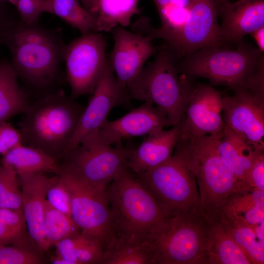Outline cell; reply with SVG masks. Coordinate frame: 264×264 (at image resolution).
Listing matches in <instances>:
<instances>
[{
	"mask_svg": "<svg viewBox=\"0 0 264 264\" xmlns=\"http://www.w3.org/2000/svg\"><path fill=\"white\" fill-rule=\"evenodd\" d=\"M84 108L61 89L40 97L18 124L22 144L62 159Z\"/></svg>",
	"mask_w": 264,
	"mask_h": 264,
	"instance_id": "1",
	"label": "cell"
},
{
	"mask_svg": "<svg viewBox=\"0 0 264 264\" xmlns=\"http://www.w3.org/2000/svg\"><path fill=\"white\" fill-rule=\"evenodd\" d=\"M218 135L179 137L174 152L194 176L200 210L210 219L232 195L250 189L237 179L220 157Z\"/></svg>",
	"mask_w": 264,
	"mask_h": 264,
	"instance_id": "2",
	"label": "cell"
},
{
	"mask_svg": "<svg viewBox=\"0 0 264 264\" xmlns=\"http://www.w3.org/2000/svg\"><path fill=\"white\" fill-rule=\"evenodd\" d=\"M11 55L12 67L18 77L38 88H46L55 80L66 44L61 29H47L21 21L5 44Z\"/></svg>",
	"mask_w": 264,
	"mask_h": 264,
	"instance_id": "3",
	"label": "cell"
},
{
	"mask_svg": "<svg viewBox=\"0 0 264 264\" xmlns=\"http://www.w3.org/2000/svg\"><path fill=\"white\" fill-rule=\"evenodd\" d=\"M212 227L201 210L166 218L143 242L151 264H208Z\"/></svg>",
	"mask_w": 264,
	"mask_h": 264,
	"instance_id": "4",
	"label": "cell"
},
{
	"mask_svg": "<svg viewBox=\"0 0 264 264\" xmlns=\"http://www.w3.org/2000/svg\"><path fill=\"white\" fill-rule=\"evenodd\" d=\"M115 238L142 243L166 218L134 174L125 166L106 189Z\"/></svg>",
	"mask_w": 264,
	"mask_h": 264,
	"instance_id": "5",
	"label": "cell"
},
{
	"mask_svg": "<svg viewBox=\"0 0 264 264\" xmlns=\"http://www.w3.org/2000/svg\"><path fill=\"white\" fill-rule=\"evenodd\" d=\"M152 62L143 67L126 88L130 100L148 102L162 110L172 127L182 120L193 85L180 75L177 59L167 45L162 46Z\"/></svg>",
	"mask_w": 264,
	"mask_h": 264,
	"instance_id": "6",
	"label": "cell"
},
{
	"mask_svg": "<svg viewBox=\"0 0 264 264\" xmlns=\"http://www.w3.org/2000/svg\"><path fill=\"white\" fill-rule=\"evenodd\" d=\"M263 59V52L242 40L234 49L221 46L200 49L184 57L176 66L184 74L207 79L235 91L247 85Z\"/></svg>",
	"mask_w": 264,
	"mask_h": 264,
	"instance_id": "7",
	"label": "cell"
},
{
	"mask_svg": "<svg viewBox=\"0 0 264 264\" xmlns=\"http://www.w3.org/2000/svg\"><path fill=\"white\" fill-rule=\"evenodd\" d=\"M134 175L166 218L200 210L196 179L175 154L157 167Z\"/></svg>",
	"mask_w": 264,
	"mask_h": 264,
	"instance_id": "8",
	"label": "cell"
},
{
	"mask_svg": "<svg viewBox=\"0 0 264 264\" xmlns=\"http://www.w3.org/2000/svg\"><path fill=\"white\" fill-rule=\"evenodd\" d=\"M56 175L69 191L73 220L82 234L98 240L104 251L115 238L107 189L91 184L64 162Z\"/></svg>",
	"mask_w": 264,
	"mask_h": 264,
	"instance_id": "9",
	"label": "cell"
},
{
	"mask_svg": "<svg viewBox=\"0 0 264 264\" xmlns=\"http://www.w3.org/2000/svg\"><path fill=\"white\" fill-rule=\"evenodd\" d=\"M136 147L128 143L116 147L105 142L98 130L86 136L62 158L63 162L91 184L107 189L125 166Z\"/></svg>",
	"mask_w": 264,
	"mask_h": 264,
	"instance_id": "10",
	"label": "cell"
},
{
	"mask_svg": "<svg viewBox=\"0 0 264 264\" xmlns=\"http://www.w3.org/2000/svg\"><path fill=\"white\" fill-rule=\"evenodd\" d=\"M106 46L105 37L97 32L83 34L66 44L64 61L72 98L93 91L109 62Z\"/></svg>",
	"mask_w": 264,
	"mask_h": 264,
	"instance_id": "11",
	"label": "cell"
},
{
	"mask_svg": "<svg viewBox=\"0 0 264 264\" xmlns=\"http://www.w3.org/2000/svg\"><path fill=\"white\" fill-rule=\"evenodd\" d=\"M217 0H191L187 18L179 29L159 34L177 58L186 57L200 49L224 44L218 20Z\"/></svg>",
	"mask_w": 264,
	"mask_h": 264,
	"instance_id": "12",
	"label": "cell"
},
{
	"mask_svg": "<svg viewBox=\"0 0 264 264\" xmlns=\"http://www.w3.org/2000/svg\"><path fill=\"white\" fill-rule=\"evenodd\" d=\"M224 126L248 145L264 150V95L246 88L223 96Z\"/></svg>",
	"mask_w": 264,
	"mask_h": 264,
	"instance_id": "13",
	"label": "cell"
},
{
	"mask_svg": "<svg viewBox=\"0 0 264 264\" xmlns=\"http://www.w3.org/2000/svg\"><path fill=\"white\" fill-rule=\"evenodd\" d=\"M223 96L211 85H193L180 122L179 137L215 136L220 133L224 127Z\"/></svg>",
	"mask_w": 264,
	"mask_h": 264,
	"instance_id": "14",
	"label": "cell"
},
{
	"mask_svg": "<svg viewBox=\"0 0 264 264\" xmlns=\"http://www.w3.org/2000/svg\"><path fill=\"white\" fill-rule=\"evenodd\" d=\"M91 93L80 117L66 153L76 147L86 136L98 130L107 120L113 108L118 105H127L130 100L127 90L117 83L109 62Z\"/></svg>",
	"mask_w": 264,
	"mask_h": 264,
	"instance_id": "15",
	"label": "cell"
},
{
	"mask_svg": "<svg viewBox=\"0 0 264 264\" xmlns=\"http://www.w3.org/2000/svg\"><path fill=\"white\" fill-rule=\"evenodd\" d=\"M112 30L114 46L108 61L119 86L126 89L141 72L147 60L162 46L154 45L153 39L147 35L130 32L121 26Z\"/></svg>",
	"mask_w": 264,
	"mask_h": 264,
	"instance_id": "16",
	"label": "cell"
},
{
	"mask_svg": "<svg viewBox=\"0 0 264 264\" xmlns=\"http://www.w3.org/2000/svg\"><path fill=\"white\" fill-rule=\"evenodd\" d=\"M172 126L165 114L157 107L148 103L112 121L107 120L98 129L103 140L109 145L120 143L124 138L146 136Z\"/></svg>",
	"mask_w": 264,
	"mask_h": 264,
	"instance_id": "17",
	"label": "cell"
},
{
	"mask_svg": "<svg viewBox=\"0 0 264 264\" xmlns=\"http://www.w3.org/2000/svg\"><path fill=\"white\" fill-rule=\"evenodd\" d=\"M224 43L237 44L247 34L264 26V0H237L218 6Z\"/></svg>",
	"mask_w": 264,
	"mask_h": 264,
	"instance_id": "18",
	"label": "cell"
},
{
	"mask_svg": "<svg viewBox=\"0 0 264 264\" xmlns=\"http://www.w3.org/2000/svg\"><path fill=\"white\" fill-rule=\"evenodd\" d=\"M51 177L45 173L18 176L22 208L29 236L42 252L48 250L44 231V204Z\"/></svg>",
	"mask_w": 264,
	"mask_h": 264,
	"instance_id": "19",
	"label": "cell"
},
{
	"mask_svg": "<svg viewBox=\"0 0 264 264\" xmlns=\"http://www.w3.org/2000/svg\"><path fill=\"white\" fill-rule=\"evenodd\" d=\"M180 132V123L169 130L163 129L146 135L130 156L127 166L133 173L139 174L165 162L173 155Z\"/></svg>",
	"mask_w": 264,
	"mask_h": 264,
	"instance_id": "20",
	"label": "cell"
},
{
	"mask_svg": "<svg viewBox=\"0 0 264 264\" xmlns=\"http://www.w3.org/2000/svg\"><path fill=\"white\" fill-rule=\"evenodd\" d=\"M217 149L237 179L248 188L246 180L249 170L257 156L264 151L248 145L225 126L217 135Z\"/></svg>",
	"mask_w": 264,
	"mask_h": 264,
	"instance_id": "21",
	"label": "cell"
},
{
	"mask_svg": "<svg viewBox=\"0 0 264 264\" xmlns=\"http://www.w3.org/2000/svg\"><path fill=\"white\" fill-rule=\"evenodd\" d=\"M2 163L11 167L18 176L46 173L56 175L61 165L58 159L39 149L22 144L4 154Z\"/></svg>",
	"mask_w": 264,
	"mask_h": 264,
	"instance_id": "22",
	"label": "cell"
},
{
	"mask_svg": "<svg viewBox=\"0 0 264 264\" xmlns=\"http://www.w3.org/2000/svg\"><path fill=\"white\" fill-rule=\"evenodd\" d=\"M217 219L244 253L251 264H264V243L257 237L253 227L239 217L219 212Z\"/></svg>",
	"mask_w": 264,
	"mask_h": 264,
	"instance_id": "23",
	"label": "cell"
},
{
	"mask_svg": "<svg viewBox=\"0 0 264 264\" xmlns=\"http://www.w3.org/2000/svg\"><path fill=\"white\" fill-rule=\"evenodd\" d=\"M10 64L0 61V123L24 113L30 104Z\"/></svg>",
	"mask_w": 264,
	"mask_h": 264,
	"instance_id": "24",
	"label": "cell"
},
{
	"mask_svg": "<svg viewBox=\"0 0 264 264\" xmlns=\"http://www.w3.org/2000/svg\"><path fill=\"white\" fill-rule=\"evenodd\" d=\"M219 212L241 218L253 228L264 222V191L252 189L236 193Z\"/></svg>",
	"mask_w": 264,
	"mask_h": 264,
	"instance_id": "25",
	"label": "cell"
},
{
	"mask_svg": "<svg viewBox=\"0 0 264 264\" xmlns=\"http://www.w3.org/2000/svg\"><path fill=\"white\" fill-rule=\"evenodd\" d=\"M212 222L208 264H251L239 246L216 219Z\"/></svg>",
	"mask_w": 264,
	"mask_h": 264,
	"instance_id": "26",
	"label": "cell"
},
{
	"mask_svg": "<svg viewBox=\"0 0 264 264\" xmlns=\"http://www.w3.org/2000/svg\"><path fill=\"white\" fill-rule=\"evenodd\" d=\"M138 0H96L97 32L130 26L132 17L138 12Z\"/></svg>",
	"mask_w": 264,
	"mask_h": 264,
	"instance_id": "27",
	"label": "cell"
},
{
	"mask_svg": "<svg viewBox=\"0 0 264 264\" xmlns=\"http://www.w3.org/2000/svg\"><path fill=\"white\" fill-rule=\"evenodd\" d=\"M50 13L58 16L82 34L97 32L98 15L86 9L80 0H50Z\"/></svg>",
	"mask_w": 264,
	"mask_h": 264,
	"instance_id": "28",
	"label": "cell"
},
{
	"mask_svg": "<svg viewBox=\"0 0 264 264\" xmlns=\"http://www.w3.org/2000/svg\"><path fill=\"white\" fill-rule=\"evenodd\" d=\"M101 264H151L144 244L115 238L104 251Z\"/></svg>",
	"mask_w": 264,
	"mask_h": 264,
	"instance_id": "29",
	"label": "cell"
},
{
	"mask_svg": "<svg viewBox=\"0 0 264 264\" xmlns=\"http://www.w3.org/2000/svg\"><path fill=\"white\" fill-rule=\"evenodd\" d=\"M44 231L48 249L60 240L81 232L71 216L54 208L46 199L44 204Z\"/></svg>",
	"mask_w": 264,
	"mask_h": 264,
	"instance_id": "30",
	"label": "cell"
},
{
	"mask_svg": "<svg viewBox=\"0 0 264 264\" xmlns=\"http://www.w3.org/2000/svg\"><path fill=\"white\" fill-rule=\"evenodd\" d=\"M18 176L10 166L0 164V208L22 210Z\"/></svg>",
	"mask_w": 264,
	"mask_h": 264,
	"instance_id": "31",
	"label": "cell"
},
{
	"mask_svg": "<svg viewBox=\"0 0 264 264\" xmlns=\"http://www.w3.org/2000/svg\"><path fill=\"white\" fill-rule=\"evenodd\" d=\"M43 252L35 245L0 246V264H40L45 261Z\"/></svg>",
	"mask_w": 264,
	"mask_h": 264,
	"instance_id": "32",
	"label": "cell"
},
{
	"mask_svg": "<svg viewBox=\"0 0 264 264\" xmlns=\"http://www.w3.org/2000/svg\"><path fill=\"white\" fill-rule=\"evenodd\" d=\"M74 251L79 264H100L104 253L98 240L81 232L74 237Z\"/></svg>",
	"mask_w": 264,
	"mask_h": 264,
	"instance_id": "33",
	"label": "cell"
},
{
	"mask_svg": "<svg viewBox=\"0 0 264 264\" xmlns=\"http://www.w3.org/2000/svg\"><path fill=\"white\" fill-rule=\"evenodd\" d=\"M46 200L54 208L71 216V199L68 189L58 175L52 177L48 186Z\"/></svg>",
	"mask_w": 264,
	"mask_h": 264,
	"instance_id": "34",
	"label": "cell"
},
{
	"mask_svg": "<svg viewBox=\"0 0 264 264\" xmlns=\"http://www.w3.org/2000/svg\"><path fill=\"white\" fill-rule=\"evenodd\" d=\"M21 22L27 24L38 23L43 12L50 13V0H17Z\"/></svg>",
	"mask_w": 264,
	"mask_h": 264,
	"instance_id": "35",
	"label": "cell"
},
{
	"mask_svg": "<svg viewBox=\"0 0 264 264\" xmlns=\"http://www.w3.org/2000/svg\"><path fill=\"white\" fill-rule=\"evenodd\" d=\"M21 144L22 137L18 129L7 122L0 123V154L3 155Z\"/></svg>",
	"mask_w": 264,
	"mask_h": 264,
	"instance_id": "36",
	"label": "cell"
},
{
	"mask_svg": "<svg viewBox=\"0 0 264 264\" xmlns=\"http://www.w3.org/2000/svg\"><path fill=\"white\" fill-rule=\"evenodd\" d=\"M246 184L249 189L264 191V153L256 158L248 173Z\"/></svg>",
	"mask_w": 264,
	"mask_h": 264,
	"instance_id": "37",
	"label": "cell"
},
{
	"mask_svg": "<svg viewBox=\"0 0 264 264\" xmlns=\"http://www.w3.org/2000/svg\"><path fill=\"white\" fill-rule=\"evenodd\" d=\"M75 236L64 238L54 245L56 255L69 262L70 264H79L74 251Z\"/></svg>",
	"mask_w": 264,
	"mask_h": 264,
	"instance_id": "38",
	"label": "cell"
},
{
	"mask_svg": "<svg viewBox=\"0 0 264 264\" xmlns=\"http://www.w3.org/2000/svg\"><path fill=\"white\" fill-rule=\"evenodd\" d=\"M18 23L9 17L0 3V44H5Z\"/></svg>",
	"mask_w": 264,
	"mask_h": 264,
	"instance_id": "39",
	"label": "cell"
},
{
	"mask_svg": "<svg viewBox=\"0 0 264 264\" xmlns=\"http://www.w3.org/2000/svg\"><path fill=\"white\" fill-rule=\"evenodd\" d=\"M157 9L166 6H176L187 8L191 0H154Z\"/></svg>",
	"mask_w": 264,
	"mask_h": 264,
	"instance_id": "40",
	"label": "cell"
},
{
	"mask_svg": "<svg viewBox=\"0 0 264 264\" xmlns=\"http://www.w3.org/2000/svg\"><path fill=\"white\" fill-rule=\"evenodd\" d=\"M251 34L254 38L258 48L263 52L264 50V26L254 31Z\"/></svg>",
	"mask_w": 264,
	"mask_h": 264,
	"instance_id": "41",
	"label": "cell"
},
{
	"mask_svg": "<svg viewBox=\"0 0 264 264\" xmlns=\"http://www.w3.org/2000/svg\"><path fill=\"white\" fill-rule=\"evenodd\" d=\"M83 6L90 12L97 14L96 0H80Z\"/></svg>",
	"mask_w": 264,
	"mask_h": 264,
	"instance_id": "42",
	"label": "cell"
},
{
	"mask_svg": "<svg viewBox=\"0 0 264 264\" xmlns=\"http://www.w3.org/2000/svg\"><path fill=\"white\" fill-rule=\"evenodd\" d=\"M51 262L53 264H70L69 262L57 255L51 257Z\"/></svg>",
	"mask_w": 264,
	"mask_h": 264,
	"instance_id": "43",
	"label": "cell"
},
{
	"mask_svg": "<svg viewBox=\"0 0 264 264\" xmlns=\"http://www.w3.org/2000/svg\"><path fill=\"white\" fill-rule=\"evenodd\" d=\"M230 0H217V3L218 4V6H219L220 5L224 3L230 1Z\"/></svg>",
	"mask_w": 264,
	"mask_h": 264,
	"instance_id": "44",
	"label": "cell"
},
{
	"mask_svg": "<svg viewBox=\"0 0 264 264\" xmlns=\"http://www.w3.org/2000/svg\"><path fill=\"white\" fill-rule=\"evenodd\" d=\"M6 1H8L12 4H13L14 6H16L17 4V0H4Z\"/></svg>",
	"mask_w": 264,
	"mask_h": 264,
	"instance_id": "45",
	"label": "cell"
}]
</instances>
